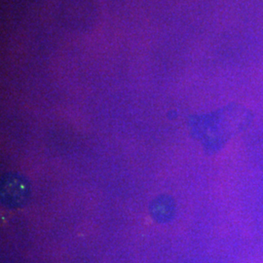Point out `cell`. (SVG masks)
Instances as JSON below:
<instances>
[{"mask_svg":"<svg viewBox=\"0 0 263 263\" xmlns=\"http://www.w3.org/2000/svg\"><path fill=\"white\" fill-rule=\"evenodd\" d=\"M29 184L27 179L18 174H9L1 181V200L8 208H19L28 201Z\"/></svg>","mask_w":263,"mask_h":263,"instance_id":"obj_1","label":"cell"}]
</instances>
